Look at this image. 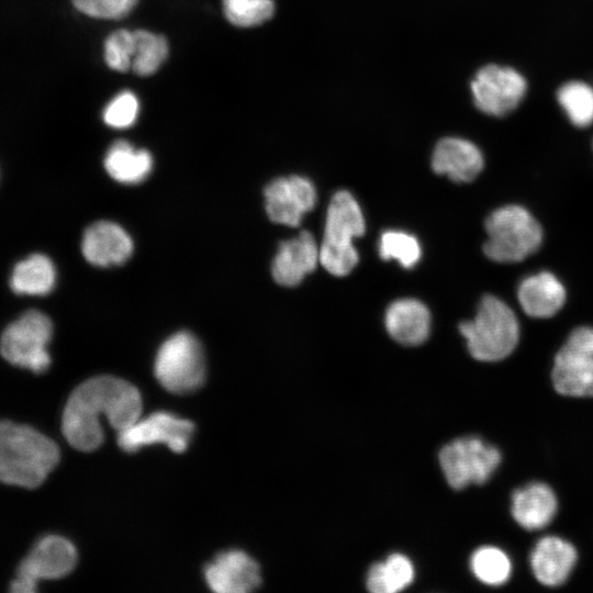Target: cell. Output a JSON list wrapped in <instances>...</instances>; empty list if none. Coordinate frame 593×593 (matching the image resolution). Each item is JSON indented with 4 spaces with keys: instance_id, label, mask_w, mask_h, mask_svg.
Segmentation results:
<instances>
[{
    "instance_id": "cell-23",
    "label": "cell",
    "mask_w": 593,
    "mask_h": 593,
    "mask_svg": "<svg viewBox=\"0 0 593 593\" xmlns=\"http://www.w3.org/2000/svg\"><path fill=\"white\" fill-rule=\"evenodd\" d=\"M55 279L56 272L51 259L34 254L15 265L10 287L18 294L44 295L52 291Z\"/></svg>"
},
{
    "instance_id": "cell-32",
    "label": "cell",
    "mask_w": 593,
    "mask_h": 593,
    "mask_svg": "<svg viewBox=\"0 0 593 593\" xmlns=\"http://www.w3.org/2000/svg\"><path fill=\"white\" fill-rule=\"evenodd\" d=\"M359 255L355 246L321 244L320 262L333 276L344 277L358 264Z\"/></svg>"
},
{
    "instance_id": "cell-1",
    "label": "cell",
    "mask_w": 593,
    "mask_h": 593,
    "mask_svg": "<svg viewBox=\"0 0 593 593\" xmlns=\"http://www.w3.org/2000/svg\"><path fill=\"white\" fill-rule=\"evenodd\" d=\"M141 412L142 398L133 384L112 376H99L71 392L64 409L61 430L74 448L92 451L103 441L100 414L122 432L139 419Z\"/></svg>"
},
{
    "instance_id": "cell-17",
    "label": "cell",
    "mask_w": 593,
    "mask_h": 593,
    "mask_svg": "<svg viewBox=\"0 0 593 593\" xmlns=\"http://www.w3.org/2000/svg\"><path fill=\"white\" fill-rule=\"evenodd\" d=\"M384 323L389 335L395 342L405 346H417L428 338L430 313L418 300L400 299L388 306Z\"/></svg>"
},
{
    "instance_id": "cell-5",
    "label": "cell",
    "mask_w": 593,
    "mask_h": 593,
    "mask_svg": "<svg viewBox=\"0 0 593 593\" xmlns=\"http://www.w3.org/2000/svg\"><path fill=\"white\" fill-rule=\"evenodd\" d=\"M154 372L169 392L187 394L198 390L205 377L204 354L200 342L186 331L174 334L159 347Z\"/></svg>"
},
{
    "instance_id": "cell-18",
    "label": "cell",
    "mask_w": 593,
    "mask_h": 593,
    "mask_svg": "<svg viewBox=\"0 0 593 593\" xmlns=\"http://www.w3.org/2000/svg\"><path fill=\"white\" fill-rule=\"evenodd\" d=\"M552 383L567 396H593V356L563 345L555 357Z\"/></svg>"
},
{
    "instance_id": "cell-3",
    "label": "cell",
    "mask_w": 593,
    "mask_h": 593,
    "mask_svg": "<svg viewBox=\"0 0 593 593\" xmlns=\"http://www.w3.org/2000/svg\"><path fill=\"white\" fill-rule=\"evenodd\" d=\"M459 331L471 356L481 361L504 359L515 349L519 337L514 312L491 294L482 298L474 318L462 322Z\"/></svg>"
},
{
    "instance_id": "cell-7",
    "label": "cell",
    "mask_w": 593,
    "mask_h": 593,
    "mask_svg": "<svg viewBox=\"0 0 593 593\" xmlns=\"http://www.w3.org/2000/svg\"><path fill=\"white\" fill-rule=\"evenodd\" d=\"M500 462L499 449L475 436L457 438L444 446L439 452L444 475L455 490L471 483H484Z\"/></svg>"
},
{
    "instance_id": "cell-2",
    "label": "cell",
    "mask_w": 593,
    "mask_h": 593,
    "mask_svg": "<svg viewBox=\"0 0 593 593\" xmlns=\"http://www.w3.org/2000/svg\"><path fill=\"white\" fill-rule=\"evenodd\" d=\"M59 461L58 446L36 429L2 421L0 425V479L3 483L34 489Z\"/></svg>"
},
{
    "instance_id": "cell-8",
    "label": "cell",
    "mask_w": 593,
    "mask_h": 593,
    "mask_svg": "<svg viewBox=\"0 0 593 593\" xmlns=\"http://www.w3.org/2000/svg\"><path fill=\"white\" fill-rule=\"evenodd\" d=\"M77 551L68 539L48 535L42 538L21 561L10 584L13 593H33L40 580L59 579L72 571Z\"/></svg>"
},
{
    "instance_id": "cell-34",
    "label": "cell",
    "mask_w": 593,
    "mask_h": 593,
    "mask_svg": "<svg viewBox=\"0 0 593 593\" xmlns=\"http://www.w3.org/2000/svg\"><path fill=\"white\" fill-rule=\"evenodd\" d=\"M564 345L580 353L593 356V327L580 326L574 328Z\"/></svg>"
},
{
    "instance_id": "cell-21",
    "label": "cell",
    "mask_w": 593,
    "mask_h": 593,
    "mask_svg": "<svg viewBox=\"0 0 593 593\" xmlns=\"http://www.w3.org/2000/svg\"><path fill=\"white\" fill-rule=\"evenodd\" d=\"M557 499L551 488L534 482L517 489L512 495V515L525 529L535 530L547 526L557 512Z\"/></svg>"
},
{
    "instance_id": "cell-29",
    "label": "cell",
    "mask_w": 593,
    "mask_h": 593,
    "mask_svg": "<svg viewBox=\"0 0 593 593\" xmlns=\"http://www.w3.org/2000/svg\"><path fill=\"white\" fill-rule=\"evenodd\" d=\"M222 3L227 21L238 27L259 25L275 12L273 0H222Z\"/></svg>"
},
{
    "instance_id": "cell-27",
    "label": "cell",
    "mask_w": 593,
    "mask_h": 593,
    "mask_svg": "<svg viewBox=\"0 0 593 593\" xmlns=\"http://www.w3.org/2000/svg\"><path fill=\"white\" fill-rule=\"evenodd\" d=\"M470 568L474 577L488 585L504 584L512 571L507 555L492 546L478 548L471 556Z\"/></svg>"
},
{
    "instance_id": "cell-15",
    "label": "cell",
    "mask_w": 593,
    "mask_h": 593,
    "mask_svg": "<svg viewBox=\"0 0 593 593\" xmlns=\"http://www.w3.org/2000/svg\"><path fill=\"white\" fill-rule=\"evenodd\" d=\"M484 165L480 149L459 137L441 138L435 146L432 167L436 174L446 175L455 182L472 181Z\"/></svg>"
},
{
    "instance_id": "cell-11",
    "label": "cell",
    "mask_w": 593,
    "mask_h": 593,
    "mask_svg": "<svg viewBox=\"0 0 593 593\" xmlns=\"http://www.w3.org/2000/svg\"><path fill=\"white\" fill-rule=\"evenodd\" d=\"M264 195L269 219L292 227L300 225L304 214L316 203L314 184L301 176L281 177L270 181Z\"/></svg>"
},
{
    "instance_id": "cell-25",
    "label": "cell",
    "mask_w": 593,
    "mask_h": 593,
    "mask_svg": "<svg viewBox=\"0 0 593 593\" xmlns=\"http://www.w3.org/2000/svg\"><path fill=\"white\" fill-rule=\"evenodd\" d=\"M135 49L131 69L138 76L155 74L168 56V42L165 36L147 31L135 30Z\"/></svg>"
},
{
    "instance_id": "cell-19",
    "label": "cell",
    "mask_w": 593,
    "mask_h": 593,
    "mask_svg": "<svg viewBox=\"0 0 593 593\" xmlns=\"http://www.w3.org/2000/svg\"><path fill=\"white\" fill-rule=\"evenodd\" d=\"M363 233L365 219L358 202L348 191H337L328 204L322 243L353 246V239Z\"/></svg>"
},
{
    "instance_id": "cell-16",
    "label": "cell",
    "mask_w": 593,
    "mask_h": 593,
    "mask_svg": "<svg viewBox=\"0 0 593 593\" xmlns=\"http://www.w3.org/2000/svg\"><path fill=\"white\" fill-rule=\"evenodd\" d=\"M577 557V550L570 542L556 536H546L535 546L530 566L541 584L558 586L569 578Z\"/></svg>"
},
{
    "instance_id": "cell-22",
    "label": "cell",
    "mask_w": 593,
    "mask_h": 593,
    "mask_svg": "<svg viewBox=\"0 0 593 593\" xmlns=\"http://www.w3.org/2000/svg\"><path fill=\"white\" fill-rule=\"evenodd\" d=\"M153 158L149 152L136 149L124 139L114 142L107 152L104 168L116 181L137 183L150 172Z\"/></svg>"
},
{
    "instance_id": "cell-14",
    "label": "cell",
    "mask_w": 593,
    "mask_h": 593,
    "mask_svg": "<svg viewBox=\"0 0 593 593\" xmlns=\"http://www.w3.org/2000/svg\"><path fill=\"white\" fill-rule=\"evenodd\" d=\"M81 249L90 264L107 267L123 264L133 251V242L116 223L100 221L86 230Z\"/></svg>"
},
{
    "instance_id": "cell-6",
    "label": "cell",
    "mask_w": 593,
    "mask_h": 593,
    "mask_svg": "<svg viewBox=\"0 0 593 593\" xmlns=\"http://www.w3.org/2000/svg\"><path fill=\"white\" fill-rule=\"evenodd\" d=\"M52 334V322L44 313L27 311L3 331L1 354L14 366L42 373L51 365L47 345Z\"/></svg>"
},
{
    "instance_id": "cell-12",
    "label": "cell",
    "mask_w": 593,
    "mask_h": 593,
    "mask_svg": "<svg viewBox=\"0 0 593 593\" xmlns=\"http://www.w3.org/2000/svg\"><path fill=\"white\" fill-rule=\"evenodd\" d=\"M204 578L209 588L216 593H247L261 583L258 563L238 549L217 553L205 564Z\"/></svg>"
},
{
    "instance_id": "cell-28",
    "label": "cell",
    "mask_w": 593,
    "mask_h": 593,
    "mask_svg": "<svg viewBox=\"0 0 593 593\" xmlns=\"http://www.w3.org/2000/svg\"><path fill=\"white\" fill-rule=\"evenodd\" d=\"M383 260H396L404 268H413L421 259L422 249L415 236L398 230L385 231L379 242Z\"/></svg>"
},
{
    "instance_id": "cell-30",
    "label": "cell",
    "mask_w": 593,
    "mask_h": 593,
    "mask_svg": "<svg viewBox=\"0 0 593 593\" xmlns=\"http://www.w3.org/2000/svg\"><path fill=\"white\" fill-rule=\"evenodd\" d=\"M135 49L134 32L125 29L113 31L103 45V57L109 68L124 72L131 69Z\"/></svg>"
},
{
    "instance_id": "cell-26",
    "label": "cell",
    "mask_w": 593,
    "mask_h": 593,
    "mask_svg": "<svg viewBox=\"0 0 593 593\" xmlns=\"http://www.w3.org/2000/svg\"><path fill=\"white\" fill-rule=\"evenodd\" d=\"M557 99L571 123L586 127L593 123V88L581 81L563 85Z\"/></svg>"
},
{
    "instance_id": "cell-31",
    "label": "cell",
    "mask_w": 593,
    "mask_h": 593,
    "mask_svg": "<svg viewBox=\"0 0 593 593\" xmlns=\"http://www.w3.org/2000/svg\"><path fill=\"white\" fill-rule=\"evenodd\" d=\"M139 111L137 97L132 91H121L104 108L102 119L113 128L132 126Z\"/></svg>"
},
{
    "instance_id": "cell-4",
    "label": "cell",
    "mask_w": 593,
    "mask_h": 593,
    "mask_svg": "<svg viewBox=\"0 0 593 593\" xmlns=\"http://www.w3.org/2000/svg\"><path fill=\"white\" fill-rule=\"evenodd\" d=\"M488 239L483 250L497 262H517L536 253L542 242V230L536 219L521 205H505L485 220Z\"/></svg>"
},
{
    "instance_id": "cell-24",
    "label": "cell",
    "mask_w": 593,
    "mask_h": 593,
    "mask_svg": "<svg viewBox=\"0 0 593 593\" xmlns=\"http://www.w3.org/2000/svg\"><path fill=\"white\" fill-rule=\"evenodd\" d=\"M414 575L412 561L402 553H392L383 562L371 566L366 586L373 593H395L406 589Z\"/></svg>"
},
{
    "instance_id": "cell-10",
    "label": "cell",
    "mask_w": 593,
    "mask_h": 593,
    "mask_svg": "<svg viewBox=\"0 0 593 593\" xmlns=\"http://www.w3.org/2000/svg\"><path fill=\"white\" fill-rule=\"evenodd\" d=\"M194 424L167 412H156L119 432L118 444L126 452L163 443L175 452H183L191 439Z\"/></svg>"
},
{
    "instance_id": "cell-20",
    "label": "cell",
    "mask_w": 593,
    "mask_h": 593,
    "mask_svg": "<svg viewBox=\"0 0 593 593\" xmlns=\"http://www.w3.org/2000/svg\"><path fill=\"white\" fill-rule=\"evenodd\" d=\"M517 298L527 315L545 318L555 315L563 306L566 290L555 275L542 271L521 282Z\"/></svg>"
},
{
    "instance_id": "cell-9",
    "label": "cell",
    "mask_w": 593,
    "mask_h": 593,
    "mask_svg": "<svg viewBox=\"0 0 593 593\" xmlns=\"http://www.w3.org/2000/svg\"><path fill=\"white\" fill-rule=\"evenodd\" d=\"M471 92L479 110L502 116L518 105L526 92V80L511 67L486 65L475 74Z\"/></svg>"
},
{
    "instance_id": "cell-33",
    "label": "cell",
    "mask_w": 593,
    "mask_h": 593,
    "mask_svg": "<svg viewBox=\"0 0 593 593\" xmlns=\"http://www.w3.org/2000/svg\"><path fill=\"white\" fill-rule=\"evenodd\" d=\"M138 0H71L81 13L102 20H118L126 16Z\"/></svg>"
},
{
    "instance_id": "cell-13",
    "label": "cell",
    "mask_w": 593,
    "mask_h": 593,
    "mask_svg": "<svg viewBox=\"0 0 593 593\" xmlns=\"http://www.w3.org/2000/svg\"><path fill=\"white\" fill-rule=\"evenodd\" d=\"M320 261V248L310 232L303 231L289 240L281 242L272 260L275 281L284 287L298 286Z\"/></svg>"
},
{
    "instance_id": "cell-35",
    "label": "cell",
    "mask_w": 593,
    "mask_h": 593,
    "mask_svg": "<svg viewBox=\"0 0 593 593\" xmlns=\"http://www.w3.org/2000/svg\"><path fill=\"white\" fill-rule=\"evenodd\" d=\"M592 145H593V143H592Z\"/></svg>"
}]
</instances>
